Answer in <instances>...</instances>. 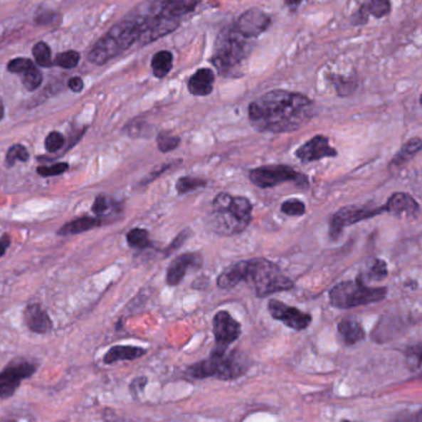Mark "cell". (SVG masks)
<instances>
[{
    "label": "cell",
    "instance_id": "cell-1",
    "mask_svg": "<svg viewBox=\"0 0 422 422\" xmlns=\"http://www.w3.org/2000/svg\"><path fill=\"white\" fill-rule=\"evenodd\" d=\"M316 114V105L299 92L275 90L253 100L248 115L253 127L263 133H289L299 130Z\"/></svg>",
    "mask_w": 422,
    "mask_h": 422
},
{
    "label": "cell",
    "instance_id": "cell-2",
    "mask_svg": "<svg viewBox=\"0 0 422 422\" xmlns=\"http://www.w3.org/2000/svg\"><path fill=\"white\" fill-rule=\"evenodd\" d=\"M145 23L144 13H134L112 26L93 45L88 53V61L95 66H102L127 51L138 43Z\"/></svg>",
    "mask_w": 422,
    "mask_h": 422
},
{
    "label": "cell",
    "instance_id": "cell-3",
    "mask_svg": "<svg viewBox=\"0 0 422 422\" xmlns=\"http://www.w3.org/2000/svg\"><path fill=\"white\" fill-rule=\"evenodd\" d=\"M250 366L247 357L239 352H228L227 348L216 347L211 356L189 366L186 374L192 379L216 378L219 380H234L246 374Z\"/></svg>",
    "mask_w": 422,
    "mask_h": 422
},
{
    "label": "cell",
    "instance_id": "cell-4",
    "mask_svg": "<svg viewBox=\"0 0 422 422\" xmlns=\"http://www.w3.org/2000/svg\"><path fill=\"white\" fill-rule=\"evenodd\" d=\"M250 53L249 38L242 36L232 25L219 33L211 61L221 76L237 77Z\"/></svg>",
    "mask_w": 422,
    "mask_h": 422
},
{
    "label": "cell",
    "instance_id": "cell-5",
    "mask_svg": "<svg viewBox=\"0 0 422 422\" xmlns=\"http://www.w3.org/2000/svg\"><path fill=\"white\" fill-rule=\"evenodd\" d=\"M242 283H247L258 297H266L295 288L294 281L285 275L280 266L264 258L243 260Z\"/></svg>",
    "mask_w": 422,
    "mask_h": 422
},
{
    "label": "cell",
    "instance_id": "cell-6",
    "mask_svg": "<svg viewBox=\"0 0 422 422\" xmlns=\"http://www.w3.org/2000/svg\"><path fill=\"white\" fill-rule=\"evenodd\" d=\"M386 288H370L361 280L343 281L329 290L328 299L333 307L339 310H349L376 304L386 299Z\"/></svg>",
    "mask_w": 422,
    "mask_h": 422
},
{
    "label": "cell",
    "instance_id": "cell-7",
    "mask_svg": "<svg viewBox=\"0 0 422 422\" xmlns=\"http://www.w3.org/2000/svg\"><path fill=\"white\" fill-rule=\"evenodd\" d=\"M249 180L259 189H271L285 182H294L300 187H307L309 179L305 174L288 165H266L249 171Z\"/></svg>",
    "mask_w": 422,
    "mask_h": 422
},
{
    "label": "cell",
    "instance_id": "cell-8",
    "mask_svg": "<svg viewBox=\"0 0 422 422\" xmlns=\"http://www.w3.org/2000/svg\"><path fill=\"white\" fill-rule=\"evenodd\" d=\"M385 212L384 207H358V206H347L332 214L329 222V237L337 239L344 228L352 224L359 223L366 219L374 218L376 216Z\"/></svg>",
    "mask_w": 422,
    "mask_h": 422
},
{
    "label": "cell",
    "instance_id": "cell-9",
    "mask_svg": "<svg viewBox=\"0 0 422 422\" xmlns=\"http://www.w3.org/2000/svg\"><path fill=\"white\" fill-rule=\"evenodd\" d=\"M36 364L24 358L14 359L0 371V398H9L19 388L21 381L35 373Z\"/></svg>",
    "mask_w": 422,
    "mask_h": 422
},
{
    "label": "cell",
    "instance_id": "cell-10",
    "mask_svg": "<svg viewBox=\"0 0 422 422\" xmlns=\"http://www.w3.org/2000/svg\"><path fill=\"white\" fill-rule=\"evenodd\" d=\"M268 311L274 320L295 331H304L312 322V316L310 313L285 304L280 300L271 299L268 302Z\"/></svg>",
    "mask_w": 422,
    "mask_h": 422
},
{
    "label": "cell",
    "instance_id": "cell-11",
    "mask_svg": "<svg viewBox=\"0 0 422 422\" xmlns=\"http://www.w3.org/2000/svg\"><path fill=\"white\" fill-rule=\"evenodd\" d=\"M217 209H226L244 227L248 228L252 222L253 204L247 197L232 196L221 192L213 199V211Z\"/></svg>",
    "mask_w": 422,
    "mask_h": 422
},
{
    "label": "cell",
    "instance_id": "cell-12",
    "mask_svg": "<svg viewBox=\"0 0 422 422\" xmlns=\"http://www.w3.org/2000/svg\"><path fill=\"white\" fill-rule=\"evenodd\" d=\"M271 25V18L260 9H249L244 11L233 24V28L246 38H255L265 33Z\"/></svg>",
    "mask_w": 422,
    "mask_h": 422
},
{
    "label": "cell",
    "instance_id": "cell-13",
    "mask_svg": "<svg viewBox=\"0 0 422 422\" xmlns=\"http://www.w3.org/2000/svg\"><path fill=\"white\" fill-rule=\"evenodd\" d=\"M213 334L217 347L228 348L242 334V326L228 311H218L213 317Z\"/></svg>",
    "mask_w": 422,
    "mask_h": 422
},
{
    "label": "cell",
    "instance_id": "cell-14",
    "mask_svg": "<svg viewBox=\"0 0 422 422\" xmlns=\"http://www.w3.org/2000/svg\"><path fill=\"white\" fill-rule=\"evenodd\" d=\"M296 157L302 164L318 162L326 157H336L338 155L337 150L329 145V140L325 135H316L309 142H305L295 152Z\"/></svg>",
    "mask_w": 422,
    "mask_h": 422
},
{
    "label": "cell",
    "instance_id": "cell-15",
    "mask_svg": "<svg viewBox=\"0 0 422 422\" xmlns=\"http://www.w3.org/2000/svg\"><path fill=\"white\" fill-rule=\"evenodd\" d=\"M204 264V258L199 253H185L176 256L170 266L167 268V283L169 286H177L184 280L187 271L199 269Z\"/></svg>",
    "mask_w": 422,
    "mask_h": 422
},
{
    "label": "cell",
    "instance_id": "cell-16",
    "mask_svg": "<svg viewBox=\"0 0 422 422\" xmlns=\"http://www.w3.org/2000/svg\"><path fill=\"white\" fill-rule=\"evenodd\" d=\"M8 71L21 77V82L26 90H35L43 83V73L30 58L16 57L8 63Z\"/></svg>",
    "mask_w": 422,
    "mask_h": 422
},
{
    "label": "cell",
    "instance_id": "cell-17",
    "mask_svg": "<svg viewBox=\"0 0 422 422\" xmlns=\"http://www.w3.org/2000/svg\"><path fill=\"white\" fill-rule=\"evenodd\" d=\"M384 209L385 212L393 216L408 217V218H416L421 211L418 201L406 192L393 194L388 199V202L385 204Z\"/></svg>",
    "mask_w": 422,
    "mask_h": 422
},
{
    "label": "cell",
    "instance_id": "cell-18",
    "mask_svg": "<svg viewBox=\"0 0 422 422\" xmlns=\"http://www.w3.org/2000/svg\"><path fill=\"white\" fill-rule=\"evenodd\" d=\"M202 0H155L152 5L160 14L167 18L180 20L186 15L192 14Z\"/></svg>",
    "mask_w": 422,
    "mask_h": 422
},
{
    "label": "cell",
    "instance_id": "cell-19",
    "mask_svg": "<svg viewBox=\"0 0 422 422\" xmlns=\"http://www.w3.org/2000/svg\"><path fill=\"white\" fill-rule=\"evenodd\" d=\"M24 321L28 329L35 333L45 334L53 329V321L41 305H28L24 311Z\"/></svg>",
    "mask_w": 422,
    "mask_h": 422
},
{
    "label": "cell",
    "instance_id": "cell-20",
    "mask_svg": "<svg viewBox=\"0 0 422 422\" xmlns=\"http://www.w3.org/2000/svg\"><path fill=\"white\" fill-rule=\"evenodd\" d=\"M214 72L209 68H199L189 80L187 87L192 95L206 97L213 92Z\"/></svg>",
    "mask_w": 422,
    "mask_h": 422
},
{
    "label": "cell",
    "instance_id": "cell-21",
    "mask_svg": "<svg viewBox=\"0 0 422 422\" xmlns=\"http://www.w3.org/2000/svg\"><path fill=\"white\" fill-rule=\"evenodd\" d=\"M338 334L347 346H354L366 338V331L356 318H344L338 323Z\"/></svg>",
    "mask_w": 422,
    "mask_h": 422
},
{
    "label": "cell",
    "instance_id": "cell-22",
    "mask_svg": "<svg viewBox=\"0 0 422 422\" xmlns=\"http://www.w3.org/2000/svg\"><path fill=\"white\" fill-rule=\"evenodd\" d=\"M421 147L422 142L420 138L410 139L408 142H405L403 147L400 149V152L390 162L389 169L391 174H395V172L401 170L421 150Z\"/></svg>",
    "mask_w": 422,
    "mask_h": 422
},
{
    "label": "cell",
    "instance_id": "cell-23",
    "mask_svg": "<svg viewBox=\"0 0 422 422\" xmlns=\"http://www.w3.org/2000/svg\"><path fill=\"white\" fill-rule=\"evenodd\" d=\"M147 353V349L140 347L115 346L105 353L103 362L105 364H113L119 361H135Z\"/></svg>",
    "mask_w": 422,
    "mask_h": 422
},
{
    "label": "cell",
    "instance_id": "cell-24",
    "mask_svg": "<svg viewBox=\"0 0 422 422\" xmlns=\"http://www.w3.org/2000/svg\"><path fill=\"white\" fill-rule=\"evenodd\" d=\"M243 280V260L238 261L236 264L226 268L218 278H217V285L219 289L231 290L241 284Z\"/></svg>",
    "mask_w": 422,
    "mask_h": 422
},
{
    "label": "cell",
    "instance_id": "cell-25",
    "mask_svg": "<svg viewBox=\"0 0 422 422\" xmlns=\"http://www.w3.org/2000/svg\"><path fill=\"white\" fill-rule=\"evenodd\" d=\"M386 276H388L386 263L381 259H370L369 264H366V270L362 271L357 279L366 284L369 281L380 283L385 280Z\"/></svg>",
    "mask_w": 422,
    "mask_h": 422
},
{
    "label": "cell",
    "instance_id": "cell-26",
    "mask_svg": "<svg viewBox=\"0 0 422 422\" xmlns=\"http://www.w3.org/2000/svg\"><path fill=\"white\" fill-rule=\"evenodd\" d=\"M102 224L100 218L95 217H81V218L75 219L68 223L65 224L63 227L58 231V236H71V234H78V233H85L90 231L93 228L100 227Z\"/></svg>",
    "mask_w": 422,
    "mask_h": 422
},
{
    "label": "cell",
    "instance_id": "cell-27",
    "mask_svg": "<svg viewBox=\"0 0 422 422\" xmlns=\"http://www.w3.org/2000/svg\"><path fill=\"white\" fill-rule=\"evenodd\" d=\"M174 66V55L170 51L162 50L152 56V70L157 78H164L170 73Z\"/></svg>",
    "mask_w": 422,
    "mask_h": 422
},
{
    "label": "cell",
    "instance_id": "cell-28",
    "mask_svg": "<svg viewBox=\"0 0 422 422\" xmlns=\"http://www.w3.org/2000/svg\"><path fill=\"white\" fill-rule=\"evenodd\" d=\"M127 242H128L129 247L135 248V249H147V248L152 247L149 232L142 228H134L132 231H129L127 234Z\"/></svg>",
    "mask_w": 422,
    "mask_h": 422
},
{
    "label": "cell",
    "instance_id": "cell-29",
    "mask_svg": "<svg viewBox=\"0 0 422 422\" xmlns=\"http://www.w3.org/2000/svg\"><path fill=\"white\" fill-rule=\"evenodd\" d=\"M92 211L98 218H100V217L110 216V213H113L114 211L119 212V204L114 202L113 199L107 196L100 195L95 199Z\"/></svg>",
    "mask_w": 422,
    "mask_h": 422
},
{
    "label": "cell",
    "instance_id": "cell-30",
    "mask_svg": "<svg viewBox=\"0 0 422 422\" xmlns=\"http://www.w3.org/2000/svg\"><path fill=\"white\" fill-rule=\"evenodd\" d=\"M206 186H207V181L204 180V179L192 177V176H184V177H180L176 182V191L180 195H186V194H190L192 191L204 189Z\"/></svg>",
    "mask_w": 422,
    "mask_h": 422
},
{
    "label": "cell",
    "instance_id": "cell-31",
    "mask_svg": "<svg viewBox=\"0 0 422 422\" xmlns=\"http://www.w3.org/2000/svg\"><path fill=\"white\" fill-rule=\"evenodd\" d=\"M368 15H373L374 18H384L391 11L390 0H368L366 4L363 5Z\"/></svg>",
    "mask_w": 422,
    "mask_h": 422
},
{
    "label": "cell",
    "instance_id": "cell-32",
    "mask_svg": "<svg viewBox=\"0 0 422 422\" xmlns=\"http://www.w3.org/2000/svg\"><path fill=\"white\" fill-rule=\"evenodd\" d=\"M33 55L38 66H53V58H51V48H50L48 43H43V41L35 43V46L33 48Z\"/></svg>",
    "mask_w": 422,
    "mask_h": 422
},
{
    "label": "cell",
    "instance_id": "cell-33",
    "mask_svg": "<svg viewBox=\"0 0 422 422\" xmlns=\"http://www.w3.org/2000/svg\"><path fill=\"white\" fill-rule=\"evenodd\" d=\"M28 157H30V155H28V149H26L24 145H21V144H15V145L10 147L8 152H6L5 164H6V167H14L15 162H28Z\"/></svg>",
    "mask_w": 422,
    "mask_h": 422
},
{
    "label": "cell",
    "instance_id": "cell-34",
    "mask_svg": "<svg viewBox=\"0 0 422 422\" xmlns=\"http://www.w3.org/2000/svg\"><path fill=\"white\" fill-rule=\"evenodd\" d=\"M80 60H81L80 53L75 50H68L65 53H58L53 61V65L66 68V70H71V68L77 67V65L80 63Z\"/></svg>",
    "mask_w": 422,
    "mask_h": 422
},
{
    "label": "cell",
    "instance_id": "cell-35",
    "mask_svg": "<svg viewBox=\"0 0 422 422\" xmlns=\"http://www.w3.org/2000/svg\"><path fill=\"white\" fill-rule=\"evenodd\" d=\"M281 212L289 217H301L306 213V204L297 199H288L281 204Z\"/></svg>",
    "mask_w": 422,
    "mask_h": 422
},
{
    "label": "cell",
    "instance_id": "cell-36",
    "mask_svg": "<svg viewBox=\"0 0 422 422\" xmlns=\"http://www.w3.org/2000/svg\"><path fill=\"white\" fill-rule=\"evenodd\" d=\"M157 147L162 152H170L180 145L181 139L169 132H162L157 135Z\"/></svg>",
    "mask_w": 422,
    "mask_h": 422
},
{
    "label": "cell",
    "instance_id": "cell-37",
    "mask_svg": "<svg viewBox=\"0 0 422 422\" xmlns=\"http://www.w3.org/2000/svg\"><path fill=\"white\" fill-rule=\"evenodd\" d=\"M65 138L58 132H51L45 139V147L48 152H56L63 147Z\"/></svg>",
    "mask_w": 422,
    "mask_h": 422
},
{
    "label": "cell",
    "instance_id": "cell-38",
    "mask_svg": "<svg viewBox=\"0 0 422 422\" xmlns=\"http://www.w3.org/2000/svg\"><path fill=\"white\" fill-rule=\"evenodd\" d=\"M68 170V164L67 162H58L53 167H38V174L43 177H51V176L62 175L63 172Z\"/></svg>",
    "mask_w": 422,
    "mask_h": 422
},
{
    "label": "cell",
    "instance_id": "cell-39",
    "mask_svg": "<svg viewBox=\"0 0 422 422\" xmlns=\"http://www.w3.org/2000/svg\"><path fill=\"white\" fill-rule=\"evenodd\" d=\"M58 19H60V15L57 13H53L51 10H40L35 16V23L38 25H43V26H48V25L57 23Z\"/></svg>",
    "mask_w": 422,
    "mask_h": 422
},
{
    "label": "cell",
    "instance_id": "cell-40",
    "mask_svg": "<svg viewBox=\"0 0 422 422\" xmlns=\"http://www.w3.org/2000/svg\"><path fill=\"white\" fill-rule=\"evenodd\" d=\"M191 237V231L190 229H185V231H182V232L177 236V237L172 241L170 246L167 248V250H165V256H169L172 254V253L176 252L177 249H180L182 247V244Z\"/></svg>",
    "mask_w": 422,
    "mask_h": 422
},
{
    "label": "cell",
    "instance_id": "cell-41",
    "mask_svg": "<svg viewBox=\"0 0 422 422\" xmlns=\"http://www.w3.org/2000/svg\"><path fill=\"white\" fill-rule=\"evenodd\" d=\"M406 357H408V366L411 369H420V366H421V346L420 344L410 348Z\"/></svg>",
    "mask_w": 422,
    "mask_h": 422
},
{
    "label": "cell",
    "instance_id": "cell-42",
    "mask_svg": "<svg viewBox=\"0 0 422 422\" xmlns=\"http://www.w3.org/2000/svg\"><path fill=\"white\" fill-rule=\"evenodd\" d=\"M144 127H145V123H142V122H132L125 127L124 132L132 138H139V137H144V134H142Z\"/></svg>",
    "mask_w": 422,
    "mask_h": 422
},
{
    "label": "cell",
    "instance_id": "cell-43",
    "mask_svg": "<svg viewBox=\"0 0 422 422\" xmlns=\"http://www.w3.org/2000/svg\"><path fill=\"white\" fill-rule=\"evenodd\" d=\"M147 378H145V376H140V378H137V379H134L133 383L130 384V391H132V394H140L142 390H144V388L147 386Z\"/></svg>",
    "mask_w": 422,
    "mask_h": 422
},
{
    "label": "cell",
    "instance_id": "cell-44",
    "mask_svg": "<svg viewBox=\"0 0 422 422\" xmlns=\"http://www.w3.org/2000/svg\"><path fill=\"white\" fill-rule=\"evenodd\" d=\"M68 87H70V90H73V92H76V93H80L83 90V80H82L81 77H72L70 78V81H68Z\"/></svg>",
    "mask_w": 422,
    "mask_h": 422
},
{
    "label": "cell",
    "instance_id": "cell-45",
    "mask_svg": "<svg viewBox=\"0 0 422 422\" xmlns=\"http://www.w3.org/2000/svg\"><path fill=\"white\" fill-rule=\"evenodd\" d=\"M172 167H174V162H172V164H167V165H164V167H162V169H159V170L155 171V172H152V176H149L147 180L142 181V185H147L149 182L155 180L159 176H162L165 171L169 170V169H171Z\"/></svg>",
    "mask_w": 422,
    "mask_h": 422
},
{
    "label": "cell",
    "instance_id": "cell-46",
    "mask_svg": "<svg viewBox=\"0 0 422 422\" xmlns=\"http://www.w3.org/2000/svg\"><path fill=\"white\" fill-rule=\"evenodd\" d=\"M10 244H11V239L8 234H4L3 237L0 238V258L4 255L5 252L10 247Z\"/></svg>",
    "mask_w": 422,
    "mask_h": 422
},
{
    "label": "cell",
    "instance_id": "cell-47",
    "mask_svg": "<svg viewBox=\"0 0 422 422\" xmlns=\"http://www.w3.org/2000/svg\"><path fill=\"white\" fill-rule=\"evenodd\" d=\"M285 3H286V5L290 6V8L295 9L296 6H299V5L302 3V0H285Z\"/></svg>",
    "mask_w": 422,
    "mask_h": 422
},
{
    "label": "cell",
    "instance_id": "cell-48",
    "mask_svg": "<svg viewBox=\"0 0 422 422\" xmlns=\"http://www.w3.org/2000/svg\"><path fill=\"white\" fill-rule=\"evenodd\" d=\"M4 118V105H3V102L0 100V120Z\"/></svg>",
    "mask_w": 422,
    "mask_h": 422
}]
</instances>
